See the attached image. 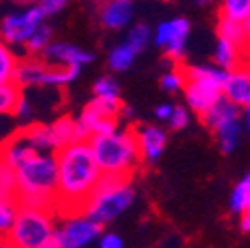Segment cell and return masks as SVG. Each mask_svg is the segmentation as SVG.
Returning <instances> with one entry per match:
<instances>
[{
    "label": "cell",
    "instance_id": "1",
    "mask_svg": "<svg viewBox=\"0 0 250 248\" xmlns=\"http://www.w3.org/2000/svg\"><path fill=\"white\" fill-rule=\"evenodd\" d=\"M58 155V193L56 214L70 216L83 212L85 203L96 191L104 171L93 155L89 141H74L56 151Z\"/></svg>",
    "mask_w": 250,
    "mask_h": 248
},
{
    "label": "cell",
    "instance_id": "2",
    "mask_svg": "<svg viewBox=\"0 0 250 248\" xmlns=\"http://www.w3.org/2000/svg\"><path fill=\"white\" fill-rule=\"evenodd\" d=\"M18 175V193L20 205L30 207H56L58 193V155L34 149L22 161L14 165ZM56 210V208H54Z\"/></svg>",
    "mask_w": 250,
    "mask_h": 248
},
{
    "label": "cell",
    "instance_id": "3",
    "mask_svg": "<svg viewBox=\"0 0 250 248\" xmlns=\"http://www.w3.org/2000/svg\"><path fill=\"white\" fill-rule=\"evenodd\" d=\"M87 141L93 149V155H96L104 175L131 177V173L143 161L135 129L115 127L113 131L107 133L91 135Z\"/></svg>",
    "mask_w": 250,
    "mask_h": 248
},
{
    "label": "cell",
    "instance_id": "4",
    "mask_svg": "<svg viewBox=\"0 0 250 248\" xmlns=\"http://www.w3.org/2000/svg\"><path fill=\"white\" fill-rule=\"evenodd\" d=\"M135 201V191L131 187V177L104 175L96 191L83 207V214L100 225H109L129 210Z\"/></svg>",
    "mask_w": 250,
    "mask_h": 248
},
{
    "label": "cell",
    "instance_id": "5",
    "mask_svg": "<svg viewBox=\"0 0 250 248\" xmlns=\"http://www.w3.org/2000/svg\"><path fill=\"white\" fill-rule=\"evenodd\" d=\"M54 208L20 205L16 221L4 238V246L14 248H54L56 223Z\"/></svg>",
    "mask_w": 250,
    "mask_h": 248
},
{
    "label": "cell",
    "instance_id": "6",
    "mask_svg": "<svg viewBox=\"0 0 250 248\" xmlns=\"http://www.w3.org/2000/svg\"><path fill=\"white\" fill-rule=\"evenodd\" d=\"M187 74L185 83V102L193 113L203 117L218 100L225 96V80L229 70L216 64H197L183 66Z\"/></svg>",
    "mask_w": 250,
    "mask_h": 248
},
{
    "label": "cell",
    "instance_id": "7",
    "mask_svg": "<svg viewBox=\"0 0 250 248\" xmlns=\"http://www.w3.org/2000/svg\"><path fill=\"white\" fill-rule=\"evenodd\" d=\"M102 234L104 225L96 223L83 212L62 216V225L56 228L54 236V248H85L93 242H100Z\"/></svg>",
    "mask_w": 250,
    "mask_h": 248
},
{
    "label": "cell",
    "instance_id": "8",
    "mask_svg": "<svg viewBox=\"0 0 250 248\" xmlns=\"http://www.w3.org/2000/svg\"><path fill=\"white\" fill-rule=\"evenodd\" d=\"M44 18L46 12L40 8V4H32L22 12H12L0 24V38L6 40L10 46H24L44 22Z\"/></svg>",
    "mask_w": 250,
    "mask_h": 248
},
{
    "label": "cell",
    "instance_id": "9",
    "mask_svg": "<svg viewBox=\"0 0 250 248\" xmlns=\"http://www.w3.org/2000/svg\"><path fill=\"white\" fill-rule=\"evenodd\" d=\"M191 32V22L187 18H171L161 22L153 32V42L165 52L173 62H181L187 48V38Z\"/></svg>",
    "mask_w": 250,
    "mask_h": 248
},
{
    "label": "cell",
    "instance_id": "10",
    "mask_svg": "<svg viewBox=\"0 0 250 248\" xmlns=\"http://www.w3.org/2000/svg\"><path fill=\"white\" fill-rule=\"evenodd\" d=\"M119 115H121V102H107L93 96V100L83 107L78 119L82 121V125L91 137L96 133L113 131L117 127Z\"/></svg>",
    "mask_w": 250,
    "mask_h": 248
},
{
    "label": "cell",
    "instance_id": "11",
    "mask_svg": "<svg viewBox=\"0 0 250 248\" xmlns=\"http://www.w3.org/2000/svg\"><path fill=\"white\" fill-rule=\"evenodd\" d=\"M48 64H64V66H87L93 62V54L68 42H52L42 54Z\"/></svg>",
    "mask_w": 250,
    "mask_h": 248
},
{
    "label": "cell",
    "instance_id": "12",
    "mask_svg": "<svg viewBox=\"0 0 250 248\" xmlns=\"http://www.w3.org/2000/svg\"><path fill=\"white\" fill-rule=\"evenodd\" d=\"M135 14L133 0H105L100 8V22L107 30H125Z\"/></svg>",
    "mask_w": 250,
    "mask_h": 248
},
{
    "label": "cell",
    "instance_id": "13",
    "mask_svg": "<svg viewBox=\"0 0 250 248\" xmlns=\"http://www.w3.org/2000/svg\"><path fill=\"white\" fill-rule=\"evenodd\" d=\"M225 96L236 105L244 107L250 102V60L229 70L225 80Z\"/></svg>",
    "mask_w": 250,
    "mask_h": 248
},
{
    "label": "cell",
    "instance_id": "14",
    "mask_svg": "<svg viewBox=\"0 0 250 248\" xmlns=\"http://www.w3.org/2000/svg\"><path fill=\"white\" fill-rule=\"evenodd\" d=\"M135 133L139 141L141 159L145 163H155L157 159H161L167 147V131L157 125H141L135 129Z\"/></svg>",
    "mask_w": 250,
    "mask_h": 248
},
{
    "label": "cell",
    "instance_id": "15",
    "mask_svg": "<svg viewBox=\"0 0 250 248\" xmlns=\"http://www.w3.org/2000/svg\"><path fill=\"white\" fill-rule=\"evenodd\" d=\"M46 72H48V62L44 58H34L32 54H30V58H24V60L18 62L14 83L22 89L24 87H34V85L44 87Z\"/></svg>",
    "mask_w": 250,
    "mask_h": 248
},
{
    "label": "cell",
    "instance_id": "16",
    "mask_svg": "<svg viewBox=\"0 0 250 248\" xmlns=\"http://www.w3.org/2000/svg\"><path fill=\"white\" fill-rule=\"evenodd\" d=\"M214 137H216V143H218V149L221 153L229 155L232 151H236L238 143H240V137H242V125H240V117H232V119H227L223 123L212 129Z\"/></svg>",
    "mask_w": 250,
    "mask_h": 248
},
{
    "label": "cell",
    "instance_id": "17",
    "mask_svg": "<svg viewBox=\"0 0 250 248\" xmlns=\"http://www.w3.org/2000/svg\"><path fill=\"white\" fill-rule=\"evenodd\" d=\"M32 147H36L38 151H46V153H56L60 149V143H58V137L54 133V127L52 123L50 125H44V123H34V125H28L20 131Z\"/></svg>",
    "mask_w": 250,
    "mask_h": 248
},
{
    "label": "cell",
    "instance_id": "18",
    "mask_svg": "<svg viewBox=\"0 0 250 248\" xmlns=\"http://www.w3.org/2000/svg\"><path fill=\"white\" fill-rule=\"evenodd\" d=\"M212 58H214V64L221 66L223 70H232V68L240 66L244 60H248L242 46H238L234 42H229L225 38H218Z\"/></svg>",
    "mask_w": 250,
    "mask_h": 248
},
{
    "label": "cell",
    "instance_id": "19",
    "mask_svg": "<svg viewBox=\"0 0 250 248\" xmlns=\"http://www.w3.org/2000/svg\"><path fill=\"white\" fill-rule=\"evenodd\" d=\"M240 111H242L240 105H236V103L230 102L227 96H223L201 119H203L205 125L212 131V129L218 125V123H223V121H227V119H232V117H240Z\"/></svg>",
    "mask_w": 250,
    "mask_h": 248
},
{
    "label": "cell",
    "instance_id": "20",
    "mask_svg": "<svg viewBox=\"0 0 250 248\" xmlns=\"http://www.w3.org/2000/svg\"><path fill=\"white\" fill-rule=\"evenodd\" d=\"M80 66H64V64H48V72L44 78V87H64L72 83L80 76Z\"/></svg>",
    "mask_w": 250,
    "mask_h": 248
},
{
    "label": "cell",
    "instance_id": "21",
    "mask_svg": "<svg viewBox=\"0 0 250 248\" xmlns=\"http://www.w3.org/2000/svg\"><path fill=\"white\" fill-rule=\"evenodd\" d=\"M18 58L10 50V44L0 38V85L14 83L16 68H18Z\"/></svg>",
    "mask_w": 250,
    "mask_h": 248
},
{
    "label": "cell",
    "instance_id": "22",
    "mask_svg": "<svg viewBox=\"0 0 250 248\" xmlns=\"http://www.w3.org/2000/svg\"><path fill=\"white\" fill-rule=\"evenodd\" d=\"M216 34L218 38H225L229 42H234L238 46H246V34H244V24L240 20H232V18H223L218 16V24H216ZM246 52V50H244Z\"/></svg>",
    "mask_w": 250,
    "mask_h": 248
},
{
    "label": "cell",
    "instance_id": "23",
    "mask_svg": "<svg viewBox=\"0 0 250 248\" xmlns=\"http://www.w3.org/2000/svg\"><path fill=\"white\" fill-rule=\"evenodd\" d=\"M20 210V203L16 197H8V195H0V238H6L14 221L16 214Z\"/></svg>",
    "mask_w": 250,
    "mask_h": 248
},
{
    "label": "cell",
    "instance_id": "24",
    "mask_svg": "<svg viewBox=\"0 0 250 248\" xmlns=\"http://www.w3.org/2000/svg\"><path fill=\"white\" fill-rule=\"evenodd\" d=\"M135 56L137 52L127 44V42H121L119 46H115L109 56H107V64L113 72H127L131 66H133V62H135Z\"/></svg>",
    "mask_w": 250,
    "mask_h": 248
},
{
    "label": "cell",
    "instance_id": "25",
    "mask_svg": "<svg viewBox=\"0 0 250 248\" xmlns=\"http://www.w3.org/2000/svg\"><path fill=\"white\" fill-rule=\"evenodd\" d=\"M18 193V175L14 165L0 153V195L16 197Z\"/></svg>",
    "mask_w": 250,
    "mask_h": 248
},
{
    "label": "cell",
    "instance_id": "26",
    "mask_svg": "<svg viewBox=\"0 0 250 248\" xmlns=\"http://www.w3.org/2000/svg\"><path fill=\"white\" fill-rule=\"evenodd\" d=\"M250 208V171L246 177L236 185L232 195H230V210L234 214H240L242 210Z\"/></svg>",
    "mask_w": 250,
    "mask_h": 248
},
{
    "label": "cell",
    "instance_id": "27",
    "mask_svg": "<svg viewBox=\"0 0 250 248\" xmlns=\"http://www.w3.org/2000/svg\"><path fill=\"white\" fill-rule=\"evenodd\" d=\"M54 40H52V28L46 24V22H42L38 28H36V32L30 36V40L24 44V48H26V52L28 54H42L50 44H52Z\"/></svg>",
    "mask_w": 250,
    "mask_h": 248
},
{
    "label": "cell",
    "instance_id": "28",
    "mask_svg": "<svg viewBox=\"0 0 250 248\" xmlns=\"http://www.w3.org/2000/svg\"><path fill=\"white\" fill-rule=\"evenodd\" d=\"M151 38H153V32L149 30L147 24H135V26L129 28V32H127V36H125L123 42H127L139 54V52H143L147 48V44L151 42Z\"/></svg>",
    "mask_w": 250,
    "mask_h": 248
},
{
    "label": "cell",
    "instance_id": "29",
    "mask_svg": "<svg viewBox=\"0 0 250 248\" xmlns=\"http://www.w3.org/2000/svg\"><path fill=\"white\" fill-rule=\"evenodd\" d=\"M248 14H250V0H223L221 10H218V16L240 22H244Z\"/></svg>",
    "mask_w": 250,
    "mask_h": 248
},
{
    "label": "cell",
    "instance_id": "30",
    "mask_svg": "<svg viewBox=\"0 0 250 248\" xmlns=\"http://www.w3.org/2000/svg\"><path fill=\"white\" fill-rule=\"evenodd\" d=\"M93 96L102 98V100H107V102H121V98H119V83L113 78L104 76V78H100L96 83H93Z\"/></svg>",
    "mask_w": 250,
    "mask_h": 248
},
{
    "label": "cell",
    "instance_id": "31",
    "mask_svg": "<svg viewBox=\"0 0 250 248\" xmlns=\"http://www.w3.org/2000/svg\"><path fill=\"white\" fill-rule=\"evenodd\" d=\"M22 87H18L16 83H6V85H0V117L8 115L14 111V105L20 98V91Z\"/></svg>",
    "mask_w": 250,
    "mask_h": 248
},
{
    "label": "cell",
    "instance_id": "32",
    "mask_svg": "<svg viewBox=\"0 0 250 248\" xmlns=\"http://www.w3.org/2000/svg\"><path fill=\"white\" fill-rule=\"evenodd\" d=\"M185 83H187V74H185L183 66L165 72L161 78V87L167 91V94H177V91L185 89Z\"/></svg>",
    "mask_w": 250,
    "mask_h": 248
},
{
    "label": "cell",
    "instance_id": "33",
    "mask_svg": "<svg viewBox=\"0 0 250 248\" xmlns=\"http://www.w3.org/2000/svg\"><path fill=\"white\" fill-rule=\"evenodd\" d=\"M12 115H14L18 121L28 123L30 119L34 117V105L30 103V100H28L26 96H22V94H20V98H18V102H16V105H14Z\"/></svg>",
    "mask_w": 250,
    "mask_h": 248
},
{
    "label": "cell",
    "instance_id": "34",
    "mask_svg": "<svg viewBox=\"0 0 250 248\" xmlns=\"http://www.w3.org/2000/svg\"><path fill=\"white\" fill-rule=\"evenodd\" d=\"M189 121H191L189 109H187V107H181V105H175V111H173V115H171V119H169L167 123H169V127H171V129L181 131V129H185L187 125H189Z\"/></svg>",
    "mask_w": 250,
    "mask_h": 248
},
{
    "label": "cell",
    "instance_id": "35",
    "mask_svg": "<svg viewBox=\"0 0 250 248\" xmlns=\"http://www.w3.org/2000/svg\"><path fill=\"white\" fill-rule=\"evenodd\" d=\"M68 2H70V0H38V4L46 12V16H54L60 10H64L68 6Z\"/></svg>",
    "mask_w": 250,
    "mask_h": 248
},
{
    "label": "cell",
    "instance_id": "36",
    "mask_svg": "<svg viewBox=\"0 0 250 248\" xmlns=\"http://www.w3.org/2000/svg\"><path fill=\"white\" fill-rule=\"evenodd\" d=\"M100 246L102 248H121L123 246V240L115 232H104L100 236Z\"/></svg>",
    "mask_w": 250,
    "mask_h": 248
},
{
    "label": "cell",
    "instance_id": "37",
    "mask_svg": "<svg viewBox=\"0 0 250 248\" xmlns=\"http://www.w3.org/2000/svg\"><path fill=\"white\" fill-rule=\"evenodd\" d=\"M173 111H175L173 103H161V105H157V109H155V115H157V119H161V121H169Z\"/></svg>",
    "mask_w": 250,
    "mask_h": 248
},
{
    "label": "cell",
    "instance_id": "38",
    "mask_svg": "<svg viewBox=\"0 0 250 248\" xmlns=\"http://www.w3.org/2000/svg\"><path fill=\"white\" fill-rule=\"evenodd\" d=\"M238 216H240V230L242 232H250V208L242 210Z\"/></svg>",
    "mask_w": 250,
    "mask_h": 248
},
{
    "label": "cell",
    "instance_id": "39",
    "mask_svg": "<svg viewBox=\"0 0 250 248\" xmlns=\"http://www.w3.org/2000/svg\"><path fill=\"white\" fill-rule=\"evenodd\" d=\"M244 34H246V46H244V50H246V58L250 60V14L244 18Z\"/></svg>",
    "mask_w": 250,
    "mask_h": 248
},
{
    "label": "cell",
    "instance_id": "40",
    "mask_svg": "<svg viewBox=\"0 0 250 248\" xmlns=\"http://www.w3.org/2000/svg\"><path fill=\"white\" fill-rule=\"evenodd\" d=\"M242 119H244V125L250 129V102L242 107Z\"/></svg>",
    "mask_w": 250,
    "mask_h": 248
},
{
    "label": "cell",
    "instance_id": "41",
    "mask_svg": "<svg viewBox=\"0 0 250 248\" xmlns=\"http://www.w3.org/2000/svg\"><path fill=\"white\" fill-rule=\"evenodd\" d=\"M121 115L125 117V119H131L135 113H133V107H121Z\"/></svg>",
    "mask_w": 250,
    "mask_h": 248
},
{
    "label": "cell",
    "instance_id": "42",
    "mask_svg": "<svg viewBox=\"0 0 250 248\" xmlns=\"http://www.w3.org/2000/svg\"><path fill=\"white\" fill-rule=\"evenodd\" d=\"M195 2H197L199 6H208V4L212 2V0H195Z\"/></svg>",
    "mask_w": 250,
    "mask_h": 248
},
{
    "label": "cell",
    "instance_id": "43",
    "mask_svg": "<svg viewBox=\"0 0 250 248\" xmlns=\"http://www.w3.org/2000/svg\"><path fill=\"white\" fill-rule=\"evenodd\" d=\"M18 2H22V4H38V0H18Z\"/></svg>",
    "mask_w": 250,
    "mask_h": 248
},
{
    "label": "cell",
    "instance_id": "44",
    "mask_svg": "<svg viewBox=\"0 0 250 248\" xmlns=\"http://www.w3.org/2000/svg\"><path fill=\"white\" fill-rule=\"evenodd\" d=\"M0 244H2V246H4V240H2V238H0Z\"/></svg>",
    "mask_w": 250,
    "mask_h": 248
}]
</instances>
